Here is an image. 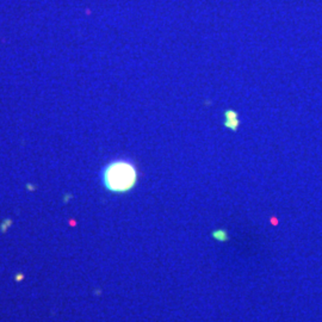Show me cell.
<instances>
[{
  "mask_svg": "<svg viewBox=\"0 0 322 322\" xmlns=\"http://www.w3.org/2000/svg\"><path fill=\"white\" fill-rule=\"evenodd\" d=\"M224 122L223 125L231 131H236L239 125H240V120H239V113L236 111H234L233 109H227L224 111Z\"/></svg>",
  "mask_w": 322,
  "mask_h": 322,
  "instance_id": "2",
  "label": "cell"
},
{
  "mask_svg": "<svg viewBox=\"0 0 322 322\" xmlns=\"http://www.w3.org/2000/svg\"><path fill=\"white\" fill-rule=\"evenodd\" d=\"M101 178L105 189L115 193H123L136 185L137 170L130 161L116 160L105 166Z\"/></svg>",
  "mask_w": 322,
  "mask_h": 322,
  "instance_id": "1",
  "label": "cell"
},
{
  "mask_svg": "<svg viewBox=\"0 0 322 322\" xmlns=\"http://www.w3.org/2000/svg\"><path fill=\"white\" fill-rule=\"evenodd\" d=\"M211 236L214 240L218 241V242H225L229 240V235H228V231L223 228H220V229H215L212 233H211Z\"/></svg>",
  "mask_w": 322,
  "mask_h": 322,
  "instance_id": "3",
  "label": "cell"
}]
</instances>
